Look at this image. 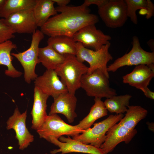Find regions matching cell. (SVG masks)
<instances>
[{
	"label": "cell",
	"instance_id": "obj_6",
	"mask_svg": "<svg viewBox=\"0 0 154 154\" xmlns=\"http://www.w3.org/2000/svg\"><path fill=\"white\" fill-rule=\"evenodd\" d=\"M84 130L77 128L75 125H72L66 123L57 114H54L47 115L37 132L40 138L49 141L51 137L58 139L64 135L73 137L82 133Z\"/></svg>",
	"mask_w": 154,
	"mask_h": 154
},
{
	"label": "cell",
	"instance_id": "obj_33",
	"mask_svg": "<svg viewBox=\"0 0 154 154\" xmlns=\"http://www.w3.org/2000/svg\"><path fill=\"white\" fill-rule=\"evenodd\" d=\"M146 124L147 125L149 129L153 132L154 131V124L153 122H147Z\"/></svg>",
	"mask_w": 154,
	"mask_h": 154
},
{
	"label": "cell",
	"instance_id": "obj_3",
	"mask_svg": "<svg viewBox=\"0 0 154 154\" xmlns=\"http://www.w3.org/2000/svg\"><path fill=\"white\" fill-rule=\"evenodd\" d=\"M110 45L109 43L104 45L100 49L95 50L85 47L80 42H76V58L81 62L86 61L89 65L87 74H90L99 69L109 78L107 64L113 58L109 52Z\"/></svg>",
	"mask_w": 154,
	"mask_h": 154
},
{
	"label": "cell",
	"instance_id": "obj_1",
	"mask_svg": "<svg viewBox=\"0 0 154 154\" xmlns=\"http://www.w3.org/2000/svg\"><path fill=\"white\" fill-rule=\"evenodd\" d=\"M59 14L50 17L40 27L44 35L50 37L58 35L72 37L80 29L87 25L95 24L99 21L96 15L90 13L88 8L77 6H58Z\"/></svg>",
	"mask_w": 154,
	"mask_h": 154
},
{
	"label": "cell",
	"instance_id": "obj_10",
	"mask_svg": "<svg viewBox=\"0 0 154 154\" xmlns=\"http://www.w3.org/2000/svg\"><path fill=\"white\" fill-rule=\"evenodd\" d=\"M75 42L81 43L85 47L97 50L104 45L110 43L111 37L98 29L95 24L87 25L82 27L73 36Z\"/></svg>",
	"mask_w": 154,
	"mask_h": 154
},
{
	"label": "cell",
	"instance_id": "obj_32",
	"mask_svg": "<svg viewBox=\"0 0 154 154\" xmlns=\"http://www.w3.org/2000/svg\"><path fill=\"white\" fill-rule=\"evenodd\" d=\"M54 2L56 3L58 6L63 7L67 6V5L70 2V0H52Z\"/></svg>",
	"mask_w": 154,
	"mask_h": 154
},
{
	"label": "cell",
	"instance_id": "obj_5",
	"mask_svg": "<svg viewBox=\"0 0 154 154\" xmlns=\"http://www.w3.org/2000/svg\"><path fill=\"white\" fill-rule=\"evenodd\" d=\"M109 78L103 72L98 69L82 76L80 88L88 96L101 99L110 98L117 94L116 90L110 87Z\"/></svg>",
	"mask_w": 154,
	"mask_h": 154
},
{
	"label": "cell",
	"instance_id": "obj_23",
	"mask_svg": "<svg viewBox=\"0 0 154 154\" xmlns=\"http://www.w3.org/2000/svg\"><path fill=\"white\" fill-rule=\"evenodd\" d=\"M47 43L60 54L76 56V42L72 37L64 35L50 37L48 39Z\"/></svg>",
	"mask_w": 154,
	"mask_h": 154
},
{
	"label": "cell",
	"instance_id": "obj_16",
	"mask_svg": "<svg viewBox=\"0 0 154 154\" xmlns=\"http://www.w3.org/2000/svg\"><path fill=\"white\" fill-rule=\"evenodd\" d=\"M77 102V99L75 94L68 92L62 93L54 99L48 115L62 114L69 123H72L77 116L75 111Z\"/></svg>",
	"mask_w": 154,
	"mask_h": 154
},
{
	"label": "cell",
	"instance_id": "obj_21",
	"mask_svg": "<svg viewBox=\"0 0 154 154\" xmlns=\"http://www.w3.org/2000/svg\"><path fill=\"white\" fill-rule=\"evenodd\" d=\"M52 0H36L33 9L34 17L37 27H41L51 16L58 14Z\"/></svg>",
	"mask_w": 154,
	"mask_h": 154
},
{
	"label": "cell",
	"instance_id": "obj_24",
	"mask_svg": "<svg viewBox=\"0 0 154 154\" xmlns=\"http://www.w3.org/2000/svg\"><path fill=\"white\" fill-rule=\"evenodd\" d=\"M147 111L140 106H128L125 116L118 123L130 129H133L138 123L144 119Z\"/></svg>",
	"mask_w": 154,
	"mask_h": 154
},
{
	"label": "cell",
	"instance_id": "obj_36",
	"mask_svg": "<svg viewBox=\"0 0 154 154\" xmlns=\"http://www.w3.org/2000/svg\"><path fill=\"white\" fill-rule=\"evenodd\" d=\"M139 13L140 15H146L147 13V11L145 9H140Z\"/></svg>",
	"mask_w": 154,
	"mask_h": 154
},
{
	"label": "cell",
	"instance_id": "obj_11",
	"mask_svg": "<svg viewBox=\"0 0 154 154\" xmlns=\"http://www.w3.org/2000/svg\"><path fill=\"white\" fill-rule=\"evenodd\" d=\"M27 113L26 110L21 113L18 107H16L13 115L10 117L6 123L7 130L12 129L15 131L19 148L22 150L27 148L34 140V136L26 127Z\"/></svg>",
	"mask_w": 154,
	"mask_h": 154
},
{
	"label": "cell",
	"instance_id": "obj_25",
	"mask_svg": "<svg viewBox=\"0 0 154 154\" xmlns=\"http://www.w3.org/2000/svg\"><path fill=\"white\" fill-rule=\"evenodd\" d=\"M36 2V0H6L0 14V17L6 18L15 13L33 10Z\"/></svg>",
	"mask_w": 154,
	"mask_h": 154
},
{
	"label": "cell",
	"instance_id": "obj_28",
	"mask_svg": "<svg viewBox=\"0 0 154 154\" xmlns=\"http://www.w3.org/2000/svg\"><path fill=\"white\" fill-rule=\"evenodd\" d=\"M15 33L12 29L5 25L1 19L0 21V43L14 38Z\"/></svg>",
	"mask_w": 154,
	"mask_h": 154
},
{
	"label": "cell",
	"instance_id": "obj_22",
	"mask_svg": "<svg viewBox=\"0 0 154 154\" xmlns=\"http://www.w3.org/2000/svg\"><path fill=\"white\" fill-rule=\"evenodd\" d=\"M94 101L95 103L88 114L75 125L77 128L83 130H86L90 128L96 120L108 115V111L101 99L95 98Z\"/></svg>",
	"mask_w": 154,
	"mask_h": 154
},
{
	"label": "cell",
	"instance_id": "obj_20",
	"mask_svg": "<svg viewBox=\"0 0 154 154\" xmlns=\"http://www.w3.org/2000/svg\"><path fill=\"white\" fill-rule=\"evenodd\" d=\"M17 47L16 45L10 40L0 43V65L7 66V69L5 70V74L13 78L19 77L23 74L17 70L12 64L13 57L11 52Z\"/></svg>",
	"mask_w": 154,
	"mask_h": 154
},
{
	"label": "cell",
	"instance_id": "obj_18",
	"mask_svg": "<svg viewBox=\"0 0 154 154\" xmlns=\"http://www.w3.org/2000/svg\"><path fill=\"white\" fill-rule=\"evenodd\" d=\"M49 96L35 87L34 102L31 113L32 117V129L36 131L38 130L47 116V101Z\"/></svg>",
	"mask_w": 154,
	"mask_h": 154
},
{
	"label": "cell",
	"instance_id": "obj_19",
	"mask_svg": "<svg viewBox=\"0 0 154 154\" xmlns=\"http://www.w3.org/2000/svg\"><path fill=\"white\" fill-rule=\"evenodd\" d=\"M66 58V55L60 54L49 45L39 48V63L47 70H56L64 62Z\"/></svg>",
	"mask_w": 154,
	"mask_h": 154
},
{
	"label": "cell",
	"instance_id": "obj_4",
	"mask_svg": "<svg viewBox=\"0 0 154 154\" xmlns=\"http://www.w3.org/2000/svg\"><path fill=\"white\" fill-rule=\"evenodd\" d=\"M44 37V35L41 31L37 29L33 34L31 45L29 48L22 52L11 54L18 60L23 66L24 79L28 84H30L38 76L35 73V69L37 64L39 63V46Z\"/></svg>",
	"mask_w": 154,
	"mask_h": 154
},
{
	"label": "cell",
	"instance_id": "obj_15",
	"mask_svg": "<svg viewBox=\"0 0 154 154\" xmlns=\"http://www.w3.org/2000/svg\"><path fill=\"white\" fill-rule=\"evenodd\" d=\"M34 80L35 87L54 99L68 92L66 87L54 70L46 69L42 75L38 76Z\"/></svg>",
	"mask_w": 154,
	"mask_h": 154
},
{
	"label": "cell",
	"instance_id": "obj_13",
	"mask_svg": "<svg viewBox=\"0 0 154 154\" xmlns=\"http://www.w3.org/2000/svg\"><path fill=\"white\" fill-rule=\"evenodd\" d=\"M137 133L136 129H129L116 123L113 125L106 133L105 141L100 148L104 154L112 152L119 143L124 142L129 143Z\"/></svg>",
	"mask_w": 154,
	"mask_h": 154
},
{
	"label": "cell",
	"instance_id": "obj_27",
	"mask_svg": "<svg viewBox=\"0 0 154 154\" xmlns=\"http://www.w3.org/2000/svg\"><path fill=\"white\" fill-rule=\"evenodd\" d=\"M127 5L128 17L135 24H137L138 19L136 14L137 10L145 9L147 11L148 7V0H125Z\"/></svg>",
	"mask_w": 154,
	"mask_h": 154
},
{
	"label": "cell",
	"instance_id": "obj_7",
	"mask_svg": "<svg viewBox=\"0 0 154 154\" xmlns=\"http://www.w3.org/2000/svg\"><path fill=\"white\" fill-rule=\"evenodd\" d=\"M123 114L111 115L106 119L94 123L92 128H89L72 139L84 143L100 148L106 139V133L110 128L124 117Z\"/></svg>",
	"mask_w": 154,
	"mask_h": 154
},
{
	"label": "cell",
	"instance_id": "obj_26",
	"mask_svg": "<svg viewBox=\"0 0 154 154\" xmlns=\"http://www.w3.org/2000/svg\"><path fill=\"white\" fill-rule=\"evenodd\" d=\"M131 97L128 94L116 95L107 98L104 103L108 111L110 112L116 114H123L126 112Z\"/></svg>",
	"mask_w": 154,
	"mask_h": 154
},
{
	"label": "cell",
	"instance_id": "obj_34",
	"mask_svg": "<svg viewBox=\"0 0 154 154\" xmlns=\"http://www.w3.org/2000/svg\"><path fill=\"white\" fill-rule=\"evenodd\" d=\"M149 46L150 47L152 52H154V40L151 39L147 42Z\"/></svg>",
	"mask_w": 154,
	"mask_h": 154
},
{
	"label": "cell",
	"instance_id": "obj_2",
	"mask_svg": "<svg viewBox=\"0 0 154 154\" xmlns=\"http://www.w3.org/2000/svg\"><path fill=\"white\" fill-rule=\"evenodd\" d=\"M88 67L79 61L75 55H66L62 64L54 70L66 87L68 92L75 94L80 88L82 76L87 72Z\"/></svg>",
	"mask_w": 154,
	"mask_h": 154
},
{
	"label": "cell",
	"instance_id": "obj_35",
	"mask_svg": "<svg viewBox=\"0 0 154 154\" xmlns=\"http://www.w3.org/2000/svg\"><path fill=\"white\" fill-rule=\"evenodd\" d=\"M6 1V0H0V14Z\"/></svg>",
	"mask_w": 154,
	"mask_h": 154
},
{
	"label": "cell",
	"instance_id": "obj_30",
	"mask_svg": "<svg viewBox=\"0 0 154 154\" xmlns=\"http://www.w3.org/2000/svg\"><path fill=\"white\" fill-rule=\"evenodd\" d=\"M148 8L147 10V13L146 16L147 19L150 18L153 16L154 14V5L152 2L150 0H148Z\"/></svg>",
	"mask_w": 154,
	"mask_h": 154
},
{
	"label": "cell",
	"instance_id": "obj_37",
	"mask_svg": "<svg viewBox=\"0 0 154 154\" xmlns=\"http://www.w3.org/2000/svg\"><path fill=\"white\" fill-rule=\"evenodd\" d=\"M1 20V19H0V21Z\"/></svg>",
	"mask_w": 154,
	"mask_h": 154
},
{
	"label": "cell",
	"instance_id": "obj_12",
	"mask_svg": "<svg viewBox=\"0 0 154 154\" xmlns=\"http://www.w3.org/2000/svg\"><path fill=\"white\" fill-rule=\"evenodd\" d=\"M59 140L54 137L50 138L49 142L58 146L59 148L50 151L51 154L61 153L65 154L71 153H78L89 154H104L100 148L90 144L84 143L72 139L69 136H63L59 138Z\"/></svg>",
	"mask_w": 154,
	"mask_h": 154
},
{
	"label": "cell",
	"instance_id": "obj_14",
	"mask_svg": "<svg viewBox=\"0 0 154 154\" xmlns=\"http://www.w3.org/2000/svg\"><path fill=\"white\" fill-rule=\"evenodd\" d=\"M1 20L5 25L11 27L15 33L33 34L38 27L33 10L15 13L6 18L1 19Z\"/></svg>",
	"mask_w": 154,
	"mask_h": 154
},
{
	"label": "cell",
	"instance_id": "obj_8",
	"mask_svg": "<svg viewBox=\"0 0 154 154\" xmlns=\"http://www.w3.org/2000/svg\"><path fill=\"white\" fill-rule=\"evenodd\" d=\"M132 48L128 53L117 59L107 67L108 72H114L119 68L127 66L145 64L149 66L154 64V52H148L141 47L139 40L136 36L132 38Z\"/></svg>",
	"mask_w": 154,
	"mask_h": 154
},
{
	"label": "cell",
	"instance_id": "obj_31",
	"mask_svg": "<svg viewBox=\"0 0 154 154\" xmlns=\"http://www.w3.org/2000/svg\"><path fill=\"white\" fill-rule=\"evenodd\" d=\"M142 91L146 97L152 100L154 99V92L151 91L148 87L145 88Z\"/></svg>",
	"mask_w": 154,
	"mask_h": 154
},
{
	"label": "cell",
	"instance_id": "obj_17",
	"mask_svg": "<svg viewBox=\"0 0 154 154\" xmlns=\"http://www.w3.org/2000/svg\"><path fill=\"white\" fill-rule=\"evenodd\" d=\"M154 77V71L147 65L137 66L130 73L123 77V82L142 91Z\"/></svg>",
	"mask_w": 154,
	"mask_h": 154
},
{
	"label": "cell",
	"instance_id": "obj_29",
	"mask_svg": "<svg viewBox=\"0 0 154 154\" xmlns=\"http://www.w3.org/2000/svg\"><path fill=\"white\" fill-rule=\"evenodd\" d=\"M108 0H85L81 5L85 8H88L91 5H95L99 9L106 4Z\"/></svg>",
	"mask_w": 154,
	"mask_h": 154
},
{
	"label": "cell",
	"instance_id": "obj_9",
	"mask_svg": "<svg viewBox=\"0 0 154 154\" xmlns=\"http://www.w3.org/2000/svg\"><path fill=\"white\" fill-rule=\"evenodd\" d=\"M98 13L106 25L111 28L123 26L128 18L125 0H108L98 9Z\"/></svg>",
	"mask_w": 154,
	"mask_h": 154
}]
</instances>
